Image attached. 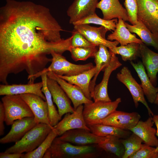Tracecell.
<instances>
[{
  "mask_svg": "<svg viewBox=\"0 0 158 158\" xmlns=\"http://www.w3.org/2000/svg\"><path fill=\"white\" fill-rule=\"evenodd\" d=\"M118 22L117 18H114L107 20L101 18L95 13L85 17L73 24V25L84 24H93L103 26L109 31H114L116 28V24Z\"/></svg>",
  "mask_w": 158,
  "mask_h": 158,
  "instance_id": "obj_33",
  "label": "cell"
},
{
  "mask_svg": "<svg viewBox=\"0 0 158 158\" xmlns=\"http://www.w3.org/2000/svg\"><path fill=\"white\" fill-rule=\"evenodd\" d=\"M24 153H9L5 152L0 153V158H21Z\"/></svg>",
  "mask_w": 158,
  "mask_h": 158,
  "instance_id": "obj_40",
  "label": "cell"
},
{
  "mask_svg": "<svg viewBox=\"0 0 158 158\" xmlns=\"http://www.w3.org/2000/svg\"><path fill=\"white\" fill-rule=\"evenodd\" d=\"M61 27L49 9L30 1L6 0L0 8V78L24 71L30 77L51 62L52 51L71 48L72 36L62 39Z\"/></svg>",
  "mask_w": 158,
  "mask_h": 158,
  "instance_id": "obj_1",
  "label": "cell"
},
{
  "mask_svg": "<svg viewBox=\"0 0 158 158\" xmlns=\"http://www.w3.org/2000/svg\"><path fill=\"white\" fill-rule=\"evenodd\" d=\"M105 46L100 44L95 53L94 58L95 63V73L90 83L89 89L91 96L92 98L97 78L101 71H104L105 68L111 63L113 55L111 53Z\"/></svg>",
  "mask_w": 158,
  "mask_h": 158,
  "instance_id": "obj_23",
  "label": "cell"
},
{
  "mask_svg": "<svg viewBox=\"0 0 158 158\" xmlns=\"http://www.w3.org/2000/svg\"><path fill=\"white\" fill-rule=\"evenodd\" d=\"M116 77L120 82L127 87L130 92L136 108L138 107L139 102H141L146 108L149 115L153 116L154 114L145 98L141 85L139 84L133 77L128 68L125 66L123 67L117 74Z\"/></svg>",
  "mask_w": 158,
  "mask_h": 158,
  "instance_id": "obj_8",
  "label": "cell"
},
{
  "mask_svg": "<svg viewBox=\"0 0 158 158\" xmlns=\"http://www.w3.org/2000/svg\"><path fill=\"white\" fill-rule=\"evenodd\" d=\"M5 113L4 107L2 102H0V135H2L4 133Z\"/></svg>",
  "mask_w": 158,
  "mask_h": 158,
  "instance_id": "obj_39",
  "label": "cell"
},
{
  "mask_svg": "<svg viewBox=\"0 0 158 158\" xmlns=\"http://www.w3.org/2000/svg\"><path fill=\"white\" fill-rule=\"evenodd\" d=\"M48 77L55 80L60 85L72 101L75 110L80 105L92 103L86 97L78 86L71 84L51 72L47 73Z\"/></svg>",
  "mask_w": 158,
  "mask_h": 158,
  "instance_id": "obj_15",
  "label": "cell"
},
{
  "mask_svg": "<svg viewBox=\"0 0 158 158\" xmlns=\"http://www.w3.org/2000/svg\"><path fill=\"white\" fill-rule=\"evenodd\" d=\"M95 73V68L94 66L90 70L74 75H57L69 83L78 86L81 90L86 97L91 100L92 98L89 87L91 79L94 76Z\"/></svg>",
  "mask_w": 158,
  "mask_h": 158,
  "instance_id": "obj_26",
  "label": "cell"
},
{
  "mask_svg": "<svg viewBox=\"0 0 158 158\" xmlns=\"http://www.w3.org/2000/svg\"><path fill=\"white\" fill-rule=\"evenodd\" d=\"M72 36L71 47L94 46L82 34L74 29L72 31Z\"/></svg>",
  "mask_w": 158,
  "mask_h": 158,
  "instance_id": "obj_38",
  "label": "cell"
},
{
  "mask_svg": "<svg viewBox=\"0 0 158 158\" xmlns=\"http://www.w3.org/2000/svg\"><path fill=\"white\" fill-rule=\"evenodd\" d=\"M98 49L95 46L71 47L70 52L74 61H85L89 58L94 57Z\"/></svg>",
  "mask_w": 158,
  "mask_h": 158,
  "instance_id": "obj_35",
  "label": "cell"
},
{
  "mask_svg": "<svg viewBox=\"0 0 158 158\" xmlns=\"http://www.w3.org/2000/svg\"><path fill=\"white\" fill-rule=\"evenodd\" d=\"M43 83L42 91L44 95L47 102L48 108V117L50 125L52 127L56 125L61 118L59 115L53 104L51 94L48 90L47 85V73H44L40 76Z\"/></svg>",
  "mask_w": 158,
  "mask_h": 158,
  "instance_id": "obj_30",
  "label": "cell"
},
{
  "mask_svg": "<svg viewBox=\"0 0 158 158\" xmlns=\"http://www.w3.org/2000/svg\"><path fill=\"white\" fill-rule=\"evenodd\" d=\"M53 127L50 125L39 123L29 130L19 141L6 150L9 153H23L37 148L46 138Z\"/></svg>",
  "mask_w": 158,
  "mask_h": 158,
  "instance_id": "obj_4",
  "label": "cell"
},
{
  "mask_svg": "<svg viewBox=\"0 0 158 158\" xmlns=\"http://www.w3.org/2000/svg\"><path fill=\"white\" fill-rule=\"evenodd\" d=\"M37 124L34 117H26L15 121L9 132L0 139V143L6 144L18 142Z\"/></svg>",
  "mask_w": 158,
  "mask_h": 158,
  "instance_id": "obj_16",
  "label": "cell"
},
{
  "mask_svg": "<svg viewBox=\"0 0 158 158\" xmlns=\"http://www.w3.org/2000/svg\"><path fill=\"white\" fill-rule=\"evenodd\" d=\"M98 0H74L68 8L67 14L69 23H74L95 12Z\"/></svg>",
  "mask_w": 158,
  "mask_h": 158,
  "instance_id": "obj_18",
  "label": "cell"
},
{
  "mask_svg": "<svg viewBox=\"0 0 158 158\" xmlns=\"http://www.w3.org/2000/svg\"><path fill=\"white\" fill-rule=\"evenodd\" d=\"M58 136L53 128L42 143L35 150L24 154L21 158H42L51 146L54 139Z\"/></svg>",
  "mask_w": 158,
  "mask_h": 158,
  "instance_id": "obj_32",
  "label": "cell"
},
{
  "mask_svg": "<svg viewBox=\"0 0 158 158\" xmlns=\"http://www.w3.org/2000/svg\"><path fill=\"white\" fill-rule=\"evenodd\" d=\"M138 20L152 32L158 33V0H137Z\"/></svg>",
  "mask_w": 158,
  "mask_h": 158,
  "instance_id": "obj_7",
  "label": "cell"
},
{
  "mask_svg": "<svg viewBox=\"0 0 158 158\" xmlns=\"http://www.w3.org/2000/svg\"><path fill=\"white\" fill-rule=\"evenodd\" d=\"M5 113V123L12 125L16 120L26 117H33V114L20 95H5L1 98Z\"/></svg>",
  "mask_w": 158,
  "mask_h": 158,
  "instance_id": "obj_5",
  "label": "cell"
},
{
  "mask_svg": "<svg viewBox=\"0 0 158 158\" xmlns=\"http://www.w3.org/2000/svg\"><path fill=\"white\" fill-rule=\"evenodd\" d=\"M130 63L141 80V87L148 101L151 104L154 103L158 92V87H155L152 84L141 61L135 63L130 61Z\"/></svg>",
  "mask_w": 158,
  "mask_h": 158,
  "instance_id": "obj_24",
  "label": "cell"
},
{
  "mask_svg": "<svg viewBox=\"0 0 158 158\" xmlns=\"http://www.w3.org/2000/svg\"><path fill=\"white\" fill-rule=\"evenodd\" d=\"M97 8L102 11L104 19L109 20L121 18L124 22L129 21L127 11L119 0H101Z\"/></svg>",
  "mask_w": 158,
  "mask_h": 158,
  "instance_id": "obj_20",
  "label": "cell"
},
{
  "mask_svg": "<svg viewBox=\"0 0 158 158\" xmlns=\"http://www.w3.org/2000/svg\"><path fill=\"white\" fill-rule=\"evenodd\" d=\"M124 4L128 14L129 22L132 25H135L138 21L137 0H125Z\"/></svg>",
  "mask_w": 158,
  "mask_h": 158,
  "instance_id": "obj_37",
  "label": "cell"
},
{
  "mask_svg": "<svg viewBox=\"0 0 158 158\" xmlns=\"http://www.w3.org/2000/svg\"><path fill=\"white\" fill-rule=\"evenodd\" d=\"M121 140L125 150L122 158H128L141 147L143 142L140 137L133 133L126 138L121 139Z\"/></svg>",
  "mask_w": 158,
  "mask_h": 158,
  "instance_id": "obj_34",
  "label": "cell"
},
{
  "mask_svg": "<svg viewBox=\"0 0 158 158\" xmlns=\"http://www.w3.org/2000/svg\"><path fill=\"white\" fill-rule=\"evenodd\" d=\"M154 123L152 117L150 116L145 121H139L130 131L140 137L145 144L156 147L158 139L156 136V130L152 127Z\"/></svg>",
  "mask_w": 158,
  "mask_h": 158,
  "instance_id": "obj_22",
  "label": "cell"
},
{
  "mask_svg": "<svg viewBox=\"0 0 158 158\" xmlns=\"http://www.w3.org/2000/svg\"><path fill=\"white\" fill-rule=\"evenodd\" d=\"M73 28L94 46L102 44L109 49L117 46L119 43L116 40L111 41L106 39V33L109 30L103 26L97 27L84 24L74 25Z\"/></svg>",
  "mask_w": 158,
  "mask_h": 158,
  "instance_id": "obj_9",
  "label": "cell"
},
{
  "mask_svg": "<svg viewBox=\"0 0 158 158\" xmlns=\"http://www.w3.org/2000/svg\"><path fill=\"white\" fill-rule=\"evenodd\" d=\"M155 150L153 147L142 144L141 147L128 158H158V152Z\"/></svg>",
  "mask_w": 158,
  "mask_h": 158,
  "instance_id": "obj_36",
  "label": "cell"
},
{
  "mask_svg": "<svg viewBox=\"0 0 158 158\" xmlns=\"http://www.w3.org/2000/svg\"><path fill=\"white\" fill-rule=\"evenodd\" d=\"M20 95L30 107L37 124L44 123L50 125L46 101L40 96L33 94H23Z\"/></svg>",
  "mask_w": 158,
  "mask_h": 158,
  "instance_id": "obj_14",
  "label": "cell"
},
{
  "mask_svg": "<svg viewBox=\"0 0 158 158\" xmlns=\"http://www.w3.org/2000/svg\"><path fill=\"white\" fill-rule=\"evenodd\" d=\"M142 63L147 70V73L152 84L157 85L158 72V53L149 49L143 43L140 44Z\"/></svg>",
  "mask_w": 158,
  "mask_h": 158,
  "instance_id": "obj_19",
  "label": "cell"
},
{
  "mask_svg": "<svg viewBox=\"0 0 158 158\" xmlns=\"http://www.w3.org/2000/svg\"><path fill=\"white\" fill-rule=\"evenodd\" d=\"M108 139L98 144L102 150L107 153L114 154L122 158L125 152V148L121 141V139L114 135H108Z\"/></svg>",
  "mask_w": 158,
  "mask_h": 158,
  "instance_id": "obj_31",
  "label": "cell"
},
{
  "mask_svg": "<svg viewBox=\"0 0 158 158\" xmlns=\"http://www.w3.org/2000/svg\"><path fill=\"white\" fill-rule=\"evenodd\" d=\"M59 137L63 141L79 146L98 144L108 138V135L98 136L90 131L82 128L68 130Z\"/></svg>",
  "mask_w": 158,
  "mask_h": 158,
  "instance_id": "obj_10",
  "label": "cell"
},
{
  "mask_svg": "<svg viewBox=\"0 0 158 158\" xmlns=\"http://www.w3.org/2000/svg\"><path fill=\"white\" fill-rule=\"evenodd\" d=\"M154 103L158 106V92L157 94V97Z\"/></svg>",
  "mask_w": 158,
  "mask_h": 158,
  "instance_id": "obj_42",
  "label": "cell"
},
{
  "mask_svg": "<svg viewBox=\"0 0 158 158\" xmlns=\"http://www.w3.org/2000/svg\"><path fill=\"white\" fill-rule=\"evenodd\" d=\"M140 118L137 112L129 113L116 110L102 120L101 124L130 130L136 125Z\"/></svg>",
  "mask_w": 158,
  "mask_h": 158,
  "instance_id": "obj_12",
  "label": "cell"
},
{
  "mask_svg": "<svg viewBox=\"0 0 158 158\" xmlns=\"http://www.w3.org/2000/svg\"><path fill=\"white\" fill-rule=\"evenodd\" d=\"M112 53L121 55L122 60L125 61H132L140 57V44L132 42L125 45L115 47L109 49Z\"/></svg>",
  "mask_w": 158,
  "mask_h": 158,
  "instance_id": "obj_29",
  "label": "cell"
},
{
  "mask_svg": "<svg viewBox=\"0 0 158 158\" xmlns=\"http://www.w3.org/2000/svg\"><path fill=\"white\" fill-rule=\"evenodd\" d=\"M84 106H79L74 111L68 113L53 128L58 136H60L66 131L74 129L82 128L90 131L84 119L83 111Z\"/></svg>",
  "mask_w": 158,
  "mask_h": 158,
  "instance_id": "obj_11",
  "label": "cell"
},
{
  "mask_svg": "<svg viewBox=\"0 0 158 158\" xmlns=\"http://www.w3.org/2000/svg\"><path fill=\"white\" fill-rule=\"evenodd\" d=\"M122 64L116 55L113 53L111 61L104 70L103 77L101 82L95 87L92 98L94 102L111 101L108 92V85L109 79L112 72L120 67Z\"/></svg>",
  "mask_w": 158,
  "mask_h": 158,
  "instance_id": "obj_17",
  "label": "cell"
},
{
  "mask_svg": "<svg viewBox=\"0 0 158 158\" xmlns=\"http://www.w3.org/2000/svg\"><path fill=\"white\" fill-rule=\"evenodd\" d=\"M88 127L92 133L99 136L112 135L120 138L125 139L131 134L128 130L102 124H95Z\"/></svg>",
  "mask_w": 158,
  "mask_h": 158,
  "instance_id": "obj_28",
  "label": "cell"
},
{
  "mask_svg": "<svg viewBox=\"0 0 158 158\" xmlns=\"http://www.w3.org/2000/svg\"><path fill=\"white\" fill-rule=\"evenodd\" d=\"M43 83L41 82L26 84H1L0 85V95H21L31 93L37 95L46 101L44 95L42 91Z\"/></svg>",
  "mask_w": 158,
  "mask_h": 158,
  "instance_id": "obj_21",
  "label": "cell"
},
{
  "mask_svg": "<svg viewBox=\"0 0 158 158\" xmlns=\"http://www.w3.org/2000/svg\"><path fill=\"white\" fill-rule=\"evenodd\" d=\"M47 85L51 94L53 102L57 107L61 118L66 113H72L74 111V108L71 106V100L55 80L47 76Z\"/></svg>",
  "mask_w": 158,
  "mask_h": 158,
  "instance_id": "obj_13",
  "label": "cell"
},
{
  "mask_svg": "<svg viewBox=\"0 0 158 158\" xmlns=\"http://www.w3.org/2000/svg\"><path fill=\"white\" fill-rule=\"evenodd\" d=\"M152 119L157 128L156 135L158 137V114L154 115L152 117ZM156 152H158V145L156 147Z\"/></svg>",
  "mask_w": 158,
  "mask_h": 158,
  "instance_id": "obj_41",
  "label": "cell"
},
{
  "mask_svg": "<svg viewBox=\"0 0 158 158\" xmlns=\"http://www.w3.org/2000/svg\"><path fill=\"white\" fill-rule=\"evenodd\" d=\"M121 102L119 97L113 101H98L84 104L83 115L87 126L101 124L102 120L116 110Z\"/></svg>",
  "mask_w": 158,
  "mask_h": 158,
  "instance_id": "obj_6",
  "label": "cell"
},
{
  "mask_svg": "<svg viewBox=\"0 0 158 158\" xmlns=\"http://www.w3.org/2000/svg\"><path fill=\"white\" fill-rule=\"evenodd\" d=\"M102 150L98 144L79 146L56 137L45 153L44 158H95Z\"/></svg>",
  "mask_w": 158,
  "mask_h": 158,
  "instance_id": "obj_2",
  "label": "cell"
},
{
  "mask_svg": "<svg viewBox=\"0 0 158 158\" xmlns=\"http://www.w3.org/2000/svg\"><path fill=\"white\" fill-rule=\"evenodd\" d=\"M51 54L52 58L50 65L38 73L28 78L29 83H34L36 78L49 72H52L58 75L71 76L80 74L94 67L91 63L85 64L72 63L68 61L62 54L54 51H52Z\"/></svg>",
  "mask_w": 158,
  "mask_h": 158,
  "instance_id": "obj_3",
  "label": "cell"
},
{
  "mask_svg": "<svg viewBox=\"0 0 158 158\" xmlns=\"http://www.w3.org/2000/svg\"><path fill=\"white\" fill-rule=\"evenodd\" d=\"M124 22L122 19H118L115 30L108 35L107 39L111 41L116 40L121 46L125 45L133 42L140 44L143 43L140 39L137 38L135 34H133L129 31Z\"/></svg>",
  "mask_w": 158,
  "mask_h": 158,
  "instance_id": "obj_25",
  "label": "cell"
},
{
  "mask_svg": "<svg viewBox=\"0 0 158 158\" xmlns=\"http://www.w3.org/2000/svg\"><path fill=\"white\" fill-rule=\"evenodd\" d=\"M124 23L129 31L136 34L144 44L153 47L158 51V33L151 32L139 20L134 25H130L125 22Z\"/></svg>",
  "mask_w": 158,
  "mask_h": 158,
  "instance_id": "obj_27",
  "label": "cell"
}]
</instances>
